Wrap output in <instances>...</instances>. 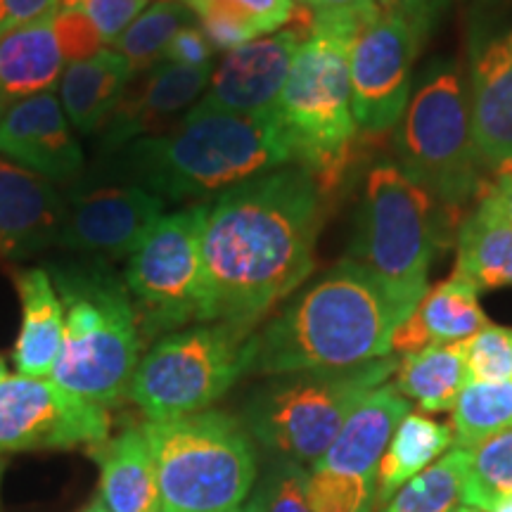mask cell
<instances>
[{"label": "cell", "mask_w": 512, "mask_h": 512, "mask_svg": "<svg viewBox=\"0 0 512 512\" xmlns=\"http://www.w3.org/2000/svg\"><path fill=\"white\" fill-rule=\"evenodd\" d=\"M166 202L131 183H81L64 197L57 245L117 259L128 256L164 216Z\"/></svg>", "instance_id": "cell-14"}, {"label": "cell", "mask_w": 512, "mask_h": 512, "mask_svg": "<svg viewBox=\"0 0 512 512\" xmlns=\"http://www.w3.org/2000/svg\"><path fill=\"white\" fill-rule=\"evenodd\" d=\"M396 150L403 174L444 204L456 207L484 195L467 83L456 62L430 64L399 121Z\"/></svg>", "instance_id": "cell-10"}, {"label": "cell", "mask_w": 512, "mask_h": 512, "mask_svg": "<svg viewBox=\"0 0 512 512\" xmlns=\"http://www.w3.org/2000/svg\"><path fill=\"white\" fill-rule=\"evenodd\" d=\"M60 5L86 17L93 24V29L98 31L102 43L112 48L117 38L150 5V0H62Z\"/></svg>", "instance_id": "cell-36"}, {"label": "cell", "mask_w": 512, "mask_h": 512, "mask_svg": "<svg viewBox=\"0 0 512 512\" xmlns=\"http://www.w3.org/2000/svg\"><path fill=\"white\" fill-rule=\"evenodd\" d=\"M256 332L233 323H200L152 344L133 373L128 399L150 422L209 411L252 370Z\"/></svg>", "instance_id": "cell-9"}, {"label": "cell", "mask_w": 512, "mask_h": 512, "mask_svg": "<svg viewBox=\"0 0 512 512\" xmlns=\"http://www.w3.org/2000/svg\"><path fill=\"white\" fill-rule=\"evenodd\" d=\"M256 512H313L306 498V470L292 460H278L252 491Z\"/></svg>", "instance_id": "cell-35"}, {"label": "cell", "mask_w": 512, "mask_h": 512, "mask_svg": "<svg viewBox=\"0 0 512 512\" xmlns=\"http://www.w3.org/2000/svg\"><path fill=\"white\" fill-rule=\"evenodd\" d=\"M214 53L216 48L211 46V41L204 34L202 27L188 24L178 34L171 38V43L166 46L162 62L181 64V67H214Z\"/></svg>", "instance_id": "cell-39"}, {"label": "cell", "mask_w": 512, "mask_h": 512, "mask_svg": "<svg viewBox=\"0 0 512 512\" xmlns=\"http://www.w3.org/2000/svg\"><path fill=\"white\" fill-rule=\"evenodd\" d=\"M460 349L470 382H512V328L489 323Z\"/></svg>", "instance_id": "cell-34"}, {"label": "cell", "mask_w": 512, "mask_h": 512, "mask_svg": "<svg viewBox=\"0 0 512 512\" xmlns=\"http://www.w3.org/2000/svg\"><path fill=\"white\" fill-rule=\"evenodd\" d=\"M110 439V418L50 377L0 380V451L95 446Z\"/></svg>", "instance_id": "cell-13"}, {"label": "cell", "mask_w": 512, "mask_h": 512, "mask_svg": "<svg viewBox=\"0 0 512 512\" xmlns=\"http://www.w3.org/2000/svg\"><path fill=\"white\" fill-rule=\"evenodd\" d=\"M157 467L159 512H238L259 463L249 432L221 411L143 425Z\"/></svg>", "instance_id": "cell-6"}, {"label": "cell", "mask_w": 512, "mask_h": 512, "mask_svg": "<svg viewBox=\"0 0 512 512\" xmlns=\"http://www.w3.org/2000/svg\"><path fill=\"white\" fill-rule=\"evenodd\" d=\"M467 102L479 162L496 178L512 174V53L505 43L491 41L472 55Z\"/></svg>", "instance_id": "cell-18"}, {"label": "cell", "mask_w": 512, "mask_h": 512, "mask_svg": "<svg viewBox=\"0 0 512 512\" xmlns=\"http://www.w3.org/2000/svg\"><path fill=\"white\" fill-rule=\"evenodd\" d=\"M64 67L55 10L0 38V119L19 102L57 91Z\"/></svg>", "instance_id": "cell-22"}, {"label": "cell", "mask_w": 512, "mask_h": 512, "mask_svg": "<svg viewBox=\"0 0 512 512\" xmlns=\"http://www.w3.org/2000/svg\"><path fill=\"white\" fill-rule=\"evenodd\" d=\"M190 19L192 12L185 8L181 0H155L117 38L112 50L126 57L133 69V76H136L162 62V55L171 38L183 27L192 24Z\"/></svg>", "instance_id": "cell-31"}, {"label": "cell", "mask_w": 512, "mask_h": 512, "mask_svg": "<svg viewBox=\"0 0 512 512\" xmlns=\"http://www.w3.org/2000/svg\"><path fill=\"white\" fill-rule=\"evenodd\" d=\"M64 197L46 178L0 155V261L57 245Z\"/></svg>", "instance_id": "cell-19"}, {"label": "cell", "mask_w": 512, "mask_h": 512, "mask_svg": "<svg viewBox=\"0 0 512 512\" xmlns=\"http://www.w3.org/2000/svg\"><path fill=\"white\" fill-rule=\"evenodd\" d=\"M50 278L64 309L62 349L50 380L102 408L117 406L143 358L131 294L105 259L57 266Z\"/></svg>", "instance_id": "cell-5"}, {"label": "cell", "mask_w": 512, "mask_h": 512, "mask_svg": "<svg viewBox=\"0 0 512 512\" xmlns=\"http://www.w3.org/2000/svg\"><path fill=\"white\" fill-rule=\"evenodd\" d=\"M491 190L496 192L498 202H501V209H503L505 219L512 223V174L498 176L496 178V185Z\"/></svg>", "instance_id": "cell-42"}, {"label": "cell", "mask_w": 512, "mask_h": 512, "mask_svg": "<svg viewBox=\"0 0 512 512\" xmlns=\"http://www.w3.org/2000/svg\"><path fill=\"white\" fill-rule=\"evenodd\" d=\"M0 155L50 183H72L86 166L57 91L19 102L0 119Z\"/></svg>", "instance_id": "cell-17"}, {"label": "cell", "mask_w": 512, "mask_h": 512, "mask_svg": "<svg viewBox=\"0 0 512 512\" xmlns=\"http://www.w3.org/2000/svg\"><path fill=\"white\" fill-rule=\"evenodd\" d=\"M491 512H512V494L498 498V501L494 503V508H491Z\"/></svg>", "instance_id": "cell-44"}, {"label": "cell", "mask_w": 512, "mask_h": 512, "mask_svg": "<svg viewBox=\"0 0 512 512\" xmlns=\"http://www.w3.org/2000/svg\"><path fill=\"white\" fill-rule=\"evenodd\" d=\"M100 467V501L112 512H159L157 467L143 427L91 446Z\"/></svg>", "instance_id": "cell-23"}, {"label": "cell", "mask_w": 512, "mask_h": 512, "mask_svg": "<svg viewBox=\"0 0 512 512\" xmlns=\"http://www.w3.org/2000/svg\"><path fill=\"white\" fill-rule=\"evenodd\" d=\"M453 427L425 413H408L399 422L377 467V501H392L403 484L418 477L453 446Z\"/></svg>", "instance_id": "cell-27"}, {"label": "cell", "mask_w": 512, "mask_h": 512, "mask_svg": "<svg viewBox=\"0 0 512 512\" xmlns=\"http://www.w3.org/2000/svg\"><path fill=\"white\" fill-rule=\"evenodd\" d=\"M62 0H0V38L60 8Z\"/></svg>", "instance_id": "cell-40"}, {"label": "cell", "mask_w": 512, "mask_h": 512, "mask_svg": "<svg viewBox=\"0 0 512 512\" xmlns=\"http://www.w3.org/2000/svg\"><path fill=\"white\" fill-rule=\"evenodd\" d=\"M306 498L313 512H370L377 501V477H347L309 467Z\"/></svg>", "instance_id": "cell-33"}, {"label": "cell", "mask_w": 512, "mask_h": 512, "mask_svg": "<svg viewBox=\"0 0 512 512\" xmlns=\"http://www.w3.org/2000/svg\"><path fill=\"white\" fill-rule=\"evenodd\" d=\"M316 10L349 15L358 19L361 24L373 22V19L382 12L377 0H313V12Z\"/></svg>", "instance_id": "cell-41"}, {"label": "cell", "mask_w": 512, "mask_h": 512, "mask_svg": "<svg viewBox=\"0 0 512 512\" xmlns=\"http://www.w3.org/2000/svg\"><path fill=\"white\" fill-rule=\"evenodd\" d=\"M22 302V328L15 344L19 375L50 377L64 337V309L46 268H27L15 275Z\"/></svg>", "instance_id": "cell-25"}, {"label": "cell", "mask_w": 512, "mask_h": 512, "mask_svg": "<svg viewBox=\"0 0 512 512\" xmlns=\"http://www.w3.org/2000/svg\"><path fill=\"white\" fill-rule=\"evenodd\" d=\"M453 273L479 292L512 287V223L505 219L491 188L479 197L477 209L458 230V261Z\"/></svg>", "instance_id": "cell-26"}, {"label": "cell", "mask_w": 512, "mask_h": 512, "mask_svg": "<svg viewBox=\"0 0 512 512\" xmlns=\"http://www.w3.org/2000/svg\"><path fill=\"white\" fill-rule=\"evenodd\" d=\"M430 17L406 8L382 10L356 31L349 50L351 112L358 133L384 136L399 126L411 100L413 62Z\"/></svg>", "instance_id": "cell-12"}, {"label": "cell", "mask_w": 512, "mask_h": 512, "mask_svg": "<svg viewBox=\"0 0 512 512\" xmlns=\"http://www.w3.org/2000/svg\"><path fill=\"white\" fill-rule=\"evenodd\" d=\"M214 67H181L157 62L136 74L124 98L102 126L100 155L119 150L138 138L164 133L176 114H185L207 91Z\"/></svg>", "instance_id": "cell-16"}, {"label": "cell", "mask_w": 512, "mask_h": 512, "mask_svg": "<svg viewBox=\"0 0 512 512\" xmlns=\"http://www.w3.org/2000/svg\"><path fill=\"white\" fill-rule=\"evenodd\" d=\"M470 448L451 446L439 460L403 484L382 512H453L463 503Z\"/></svg>", "instance_id": "cell-29"}, {"label": "cell", "mask_w": 512, "mask_h": 512, "mask_svg": "<svg viewBox=\"0 0 512 512\" xmlns=\"http://www.w3.org/2000/svg\"><path fill=\"white\" fill-rule=\"evenodd\" d=\"M453 512H479V510H475V508H467V505H463V508H458V510H453Z\"/></svg>", "instance_id": "cell-50"}, {"label": "cell", "mask_w": 512, "mask_h": 512, "mask_svg": "<svg viewBox=\"0 0 512 512\" xmlns=\"http://www.w3.org/2000/svg\"><path fill=\"white\" fill-rule=\"evenodd\" d=\"M394 375L399 394L418 401L425 413L453 411L460 392L470 382L460 342L430 344L415 354L401 356Z\"/></svg>", "instance_id": "cell-28"}, {"label": "cell", "mask_w": 512, "mask_h": 512, "mask_svg": "<svg viewBox=\"0 0 512 512\" xmlns=\"http://www.w3.org/2000/svg\"><path fill=\"white\" fill-rule=\"evenodd\" d=\"M81 512H112V510H107L105 503H102L100 498H98V501H93L91 505H88V508H83Z\"/></svg>", "instance_id": "cell-45"}, {"label": "cell", "mask_w": 512, "mask_h": 512, "mask_svg": "<svg viewBox=\"0 0 512 512\" xmlns=\"http://www.w3.org/2000/svg\"><path fill=\"white\" fill-rule=\"evenodd\" d=\"M294 3H302V5H306V8L313 10V0H294Z\"/></svg>", "instance_id": "cell-49"}, {"label": "cell", "mask_w": 512, "mask_h": 512, "mask_svg": "<svg viewBox=\"0 0 512 512\" xmlns=\"http://www.w3.org/2000/svg\"><path fill=\"white\" fill-rule=\"evenodd\" d=\"M377 3H380L382 10H394V8H399L403 0H377Z\"/></svg>", "instance_id": "cell-46"}, {"label": "cell", "mask_w": 512, "mask_h": 512, "mask_svg": "<svg viewBox=\"0 0 512 512\" xmlns=\"http://www.w3.org/2000/svg\"><path fill=\"white\" fill-rule=\"evenodd\" d=\"M238 512H256V508H254V505H252V503H249V501H247L245 505H242V508H240Z\"/></svg>", "instance_id": "cell-48"}, {"label": "cell", "mask_w": 512, "mask_h": 512, "mask_svg": "<svg viewBox=\"0 0 512 512\" xmlns=\"http://www.w3.org/2000/svg\"><path fill=\"white\" fill-rule=\"evenodd\" d=\"M408 313L373 273L344 259L292 297L254 339L249 373L292 375L354 368L392 354Z\"/></svg>", "instance_id": "cell-3"}, {"label": "cell", "mask_w": 512, "mask_h": 512, "mask_svg": "<svg viewBox=\"0 0 512 512\" xmlns=\"http://www.w3.org/2000/svg\"><path fill=\"white\" fill-rule=\"evenodd\" d=\"M325 219V192L290 164L209 204L202 230L207 323H256L309 278Z\"/></svg>", "instance_id": "cell-1"}, {"label": "cell", "mask_w": 512, "mask_h": 512, "mask_svg": "<svg viewBox=\"0 0 512 512\" xmlns=\"http://www.w3.org/2000/svg\"><path fill=\"white\" fill-rule=\"evenodd\" d=\"M411 401L394 384H382L354 408L328 451L311 467L347 477H377V467Z\"/></svg>", "instance_id": "cell-20"}, {"label": "cell", "mask_w": 512, "mask_h": 512, "mask_svg": "<svg viewBox=\"0 0 512 512\" xmlns=\"http://www.w3.org/2000/svg\"><path fill=\"white\" fill-rule=\"evenodd\" d=\"M219 3L254 22L264 36L278 34V29L287 27L297 17L294 0H219Z\"/></svg>", "instance_id": "cell-38"}, {"label": "cell", "mask_w": 512, "mask_h": 512, "mask_svg": "<svg viewBox=\"0 0 512 512\" xmlns=\"http://www.w3.org/2000/svg\"><path fill=\"white\" fill-rule=\"evenodd\" d=\"M302 41V31L285 29L230 50L211 74L207 91L188 112L233 117L278 114L280 95Z\"/></svg>", "instance_id": "cell-15"}, {"label": "cell", "mask_w": 512, "mask_h": 512, "mask_svg": "<svg viewBox=\"0 0 512 512\" xmlns=\"http://www.w3.org/2000/svg\"><path fill=\"white\" fill-rule=\"evenodd\" d=\"M453 446L475 448L512 430V382H467L451 411Z\"/></svg>", "instance_id": "cell-30"}, {"label": "cell", "mask_w": 512, "mask_h": 512, "mask_svg": "<svg viewBox=\"0 0 512 512\" xmlns=\"http://www.w3.org/2000/svg\"><path fill=\"white\" fill-rule=\"evenodd\" d=\"M55 31L67 64L81 62L107 48L86 17L79 15L76 10L62 8V5L55 10Z\"/></svg>", "instance_id": "cell-37"}, {"label": "cell", "mask_w": 512, "mask_h": 512, "mask_svg": "<svg viewBox=\"0 0 512 512\" xmlns=\"http://www.w3.org/2000/svg\"><path fill=\"white\" fill-rule=\"evenodd\" d=\"M209 204H192L162 219L128 254L124 285L133 294L143 337L207 323L202 230Z\"/></svg>", "instance_id": "cell-11"}, {"label": "cell", "mask_w": 512, "mask_h": 512, "mask_svg": "<svg viewBox=\"0 0 512 512\" xmlns=\"http://www.w3.org/2000/svg\"><path fill=\"white\" fill-rule=\"evenodd\" d=\"M5 377H8V368H5V361L0 358V380H5Z\"/></svg>", "instance_id": "cell-47"}, {"label": "cell", "mask_w": 512, "mask_h": 512, "mask_svg": "<svg viewBox=\"0 0 512 512\" xmlns=\"http://www.w3.org/2000/svg\"><path fill=\"white\" fill-rule=\"evenodd\" d=\"M512 494V430L470 448V467L463 479V505L491 512L501 496Z\"/></svg>", "instance_id": "cell-32"}, {"label": "cell", "mask_w": 512, "mask_h": 512, "mask_svg": "<svg viewBox=\"0 0 512 512\" xmlns=\"http://www.w3.org/2000/svg\"><path fill=\"white\" fill-rule=\"evenodd\" d=\"M489 320L479 304V290L453 273L444 283L427 290L406 320L396 325L392 351L415 354L430 344H456L477 335Z\"/></svg>", "instance_id": "cell-21"}, {"label": "cell", "mask_w": 512, "mask_h": 512, "mask_svg": "<svg viewBox=\"0 0 512 512\" xmlns=\"http://www.w3.org/2000/svg\"><path fill=\"white\" fill-rule=\"evenodd\" d=\"M290 164L294 152L278 114L185 112L174 128L102 155L98 176L138 185L164 202L200 204Z\"/></svg>", "instance_id": "cell-2"}, {"label": "cell", "mask_w": 512, "mask_h": 512, "mask_svg": "<svg viewBox=\"0 0 512 512\" xmlns=\"http://www.w3.org/2000/svg\"><path fill=\"white\" fill-rule=\"evenodd\" d=\"M505 46H508V50H510V53H512V34L508 36V43H505Z\"/></svg>", "instance_id": "cell-51"}, {"label": "cell", "mask_w": 512, "mask_h": 512, "mask_svg": "<svg viewBox=\"0 0 512 512\" xmlns=\"http://www.w3.org/2000/svg\"><path fill=\"white\" fill-rule=\"evenodd\" d=\"M361 27L349 15L313 12L278 102L294 164L309 171L325 195L342 183L354 159L358 126L351 112L349 50Z\"/></svg>", "instance_id": "cell-4"}, {"label": "cell", "mask_w": 512, "mask_h": 512, "mask_svg": "<svg viewBox=\"0 0 512 512\" xmlns=\"http://www.w3.org/2000/svg\"><path fill=\"white\" fill-rule=\"evenodd\" d=\"M439 245V216L432 192L396 164L370 171L356 216L351 261L392 292L408 313L427 294V278Z\"/></svg>", "instance_id": "cell-8"}, {"label": "cell", "mask_w": 512, "mask_h": 512, "mask_svg": "<svg viewBox=\"0 0 512 512\" xmlns=\"http://www.w3.org/2000/svg\"><path fill=\"white\" fill-rule=\"evenodd\" d=\"M396 368L399 358L384 356L354 368L273 377L247 401V432L280 460L316 463L358 403Z\"/></svg>", "instance_id": "cell-7"}, {"label": "cell", "mask_w": 512, "mask_h": 512, "mask_svg": "<svg viewBox=\"0 0 512 512\" xmlns=\"http://www.w3.org/2000/svg\"><path fill=\"white\" fill-rule=\"evenodd\" d=\"M399 8H406L411 12H418L422 17H432L434 10V0H403Z\"/></svg>", "instance_id": "cell-43"}, {"label": "cell", "mask_w": 512, "mask_h": 512, "mask_svg": "<svg viewBox=\"0 0 512 512\" xmlns=\"http://www.w3.org/2000/svg\"><path fill=\"white\" fill-rule=\"evenodd\" d=\"M131 79V64L112 48H102L86 60L67 64L57 83V98L74 131L91 136L105 126Z\"/></svg>", "instance_id": "cell-24"}]
</instances>
